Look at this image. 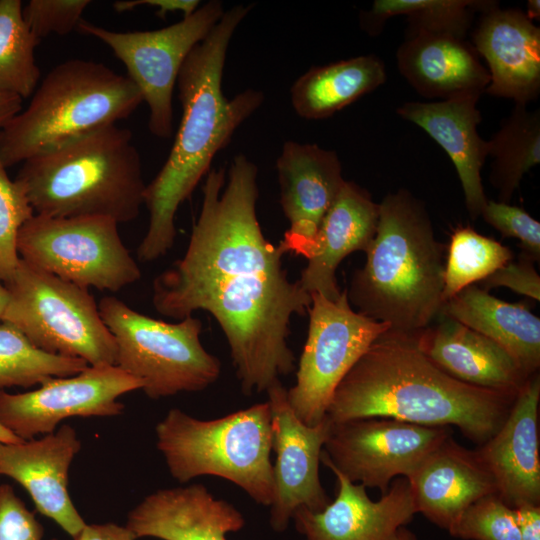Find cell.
Wrapping results in <instances>:
<instances>
[{
    "mask_svg": "<svg viewBox=\"0 0 540 540\" xmlns=\"http://www.w3.org/2000/svg\"><path fill=\"white\" fill-rule=\"evenodd\" d=\"M525 13L532 21L534 19H539V17H540V1L539 0H529L527 2V10L525 11Z\"/></svg>",
    "mask_w": 540,
    "mask_h": 540,
    "instance_id": "cell-44",
    "label": "cell"
},
{
    "mask_svg": "<svg viewBox=\"0 0 540 540\" xmlns=\"http://www.w3.org/2000/svg\"><path fill=\"white\" fill-rule=\"evenodd\" d=\"M539 400L537 372L519 390L499 430L476 450L498 496L512 508L540 505Z\"/></svg>",
    "mask_w": 540,
    "mask_h": 540,
    "instance_id": "cell-20",
    "label": "cell"
},
{
    "mask_svg": "<svg viewBox=\"0 0 540 540\" xmlns=\"http://www.w3.org/2000/svg\"><path fill=\"white\" fill-rule=\"evenodd\" d=\"M396 58L401 75L428 99L480 97L490 83L473 45L451 35L407 32Z\"/></svg>",
    "mask_w": 540,
    "mask_h": 540,
    "instance_id": "cell-23",
    "label": "cell"
},
{
    "mask_svg": "<svg viewBox=\"0 0 540 540\" xmlns=\"http://www.w3.org/2000/svg\"><path fill=\"white\" fill-rule=\"evenodd\" d=\"M480 216L504 237L518 239L523 253L539 261L540 223L528 212L509 203L487 200Z\"/></svg>",
    "mask_w": 540,
    "mask_h": 540,
    "instance_id": "cell-37",
    "label": "cell"
},
{
    "mask_svg": "<svg viewBox=\"0 0 540 540\" xmlns=\"http://www.w3.org/2000/svg\"><path fill=\"white\" fill-rule=\"evenodd\" d=\"M4 285L9 298L1 321L14 325L37 348L89 366L115 365L114 337L87 288L22 259Z\"/></svg>",
    "mask_w": 540,
    "mask_h": 540,
    "instance_id": "cell-9",
    "label": "cell"
},
{
    "mask_svg": "<svg viewBox=\"0 0 540 540\" xmlns=\"http://www.w3.org/2000/svg\"><path fill=\"white\" fill-rule=\"evenodd\" d=\"M138 6L157 8V15L165 18L169 13L180 12L184 17L190 16L200 6L197 0H122L113 3L118 13L130 11Z\"/></svg>",
    "mask_w": 540,
    "mask_h": 540,
    "instance_id": "cell-40",
    "label": "cell"
},
{
    "mask_svg": "<svg viewBox=\"0 0 540 540\" xmlns=\"http://www.w3.org/2000/svg\"><path fill=\"white\" fill-rule=\"evenodd\" d=\"M515 509L520 540H540V505H522Z\"/></svg>",
    "mask_w": 540,
    "mask_h": 540,
    "instance_id": "cell-42",
    "label": "cell"
},
{
    "mask_svg": "<svg viewBox=\"0 0 540 540\" xmlns=\"http://www.w3.org/2000/svg\"><path fill=\"white\" fill-rule=\"evenodd\" d=\"M272 417V451L275 496L269 524L284 532L296 510L321 511L331 499L319 476L320 456L328 438L331 421L327 416L316 425H307L294 413L287 389L280 381L267 391Z\"/></svg>",
    "mask_w": 540,
    "mask_h": 540,
    "instance_id": "cell-15",
    "label": "cell"
},
{
    "mask_svg": "<svg viewBox=\"0 0 540 540\" xmlns=\"http://www.w3.org/2000/svg\"><path fill=\"white\" fill-rule=\"evenodd\" d=\"M479 96H462L432 102H406L397 114L422 128L451 159L462 185L466 208L476 219L487 202L481 170L488 156V142L477 127L482 117Z\"/></svg>",
    "mask_w": 540,
    "mask_h": 540,
    "instance_id": "cell-24",
    "label": "cell"
},
{
    "mask_svg": "<svg viewBox=\"0 0 540 540\" xmlns=\"http://www.w3.org/2000/svg\"><path fill=\"white\" fill-rule=\"evenodd\" d=\"M378 217L379 204L365 189L345 180L317 231L308 263L298 279L302 288L310 295L320 293L329 300H337L341 295L337 268L349 254L367 251Z\"/></svg>",
    "mask_w": 540,
    "mask_h": 540,
    "instance_id": "cell-25",
    "label": "cell"
},
{
    "mask_svg": "<svg viewBox=\"0 0 540 540\" xmlns=\"http://www.w3.org/2000/svg\"><path fill=\"white\" fill-rule=\"evenodd\" d=\"M8 298H9L8 290L5 287V285L2 284L1 281H0V322H1L4 310L6 308Z\"/></svg>",
    "mask_w": 540,
    "mask_h": 540,
    "instance_id": "cell-46",
    "label": "cell"
},
{
    "mask_svg": "<svg viewBox=\"0 0 540 540\" xmlns=\"http://www.w3.org/2000/svg\"><path fill=\"white\" fill-rule=\"evenodd\" d=\"M98 308L115 340V366L137 379L149 398L199 392L219 378L221 363L201 343L200 319L165 322L114 296L103 297Z\"/></svg>",
    "mask_w": 540,
    "mask_h": 540,
    "instance_id": "cell-8",
    "label": "cell"
},
{
    "mask_svg": "<svg viewBox=\"0 0 540 540\" xmlns=\"http://www.w3.org/2000/svg\"><path fill=\"white\" fill-rule=\"evenodd\" d=\"M308 313L307 339L287 396L297 417L312 426L326 417L343 377L390 327L352 309L346 289L335 301L312 293Z\"/></svg>",
    "mask_w": 540,
    "mask_h": 540,
    "instance_id": "cell-12",
    "label": "cell"
},
{
    "mask_svg": "<svg viewBox=\"0 0 540 540\" xmlns=\"http://www.w3.org/2000/svg\"><path fill=\"white\" fill-rule=\"evenodd\" d=\"M472 45L488 65L485 92L526 105L540 93V29L520 9L497 2L480 12Z\"/></svg>",
    "mask_w": 540,
    "mask_h": 540,
    "instance_id": "cell-19",
    "label": "cell"
},
{
    "mask_svg": "<svg viewBox=\"0 0 540 540\" xmlns=\"http://www.w3.org/2000/svg\"><path fill=\"white\" fill-rule=\"evenodd\" d=\"M395 540H418V538L411 530L403 526L398 530Z\"/></svg>",
    "mask_w": 540,
    "mask_h": 540,
    "instance_id": "cell-47",
    "label": "cell"
},
{
    "mask_svg": "<svg viewBox=\"0 0 540 540\" xmlns=\"http://www.w3.org/2000/svg\"><path fill=\"white\" fill-rule=\"evenodd\" d=\"M250 9L251 6L236 5L225 11L180 69L176 85L182 106L181 122L167 160L146 185L144 205L149 212V224L137 248L141 262H152L172 248L178 208L208 174L216 154L264 101L263 93L254 89L231 99L222 90L230 41Z\"/></svg>",
    "mask_w": 540,
    "mask_h": 540,
    "instance_id": "cell-3",
    "label": "cell"
},
{
    "mask_svg": "<svg viewBox=\"0 0 540 540\" xmlns=\"http://www.w3.org/2000/svg\"><path fill=\"white\" fill-rule=\"evenodd\" d=\"M22 98L0 91V132L22 110Z\"/></svg>",
    "mask_w": 540,
    "mask_h": 540,
    "instance_id": "cell-43",
    "label": "cell"
},
{
    "mask_svg": "<svg viewBox=\"0 0 540 540\" xmlns=\"http://www.w3.org/2000/svg\"><path fill=\"white\" fill-rule=\"evenodd\" d=\"M20 259L78 286L117 292L141 278L108 217H49L35 214L18 235Z\"/></svg>",
    "mask_w": 540,
    "mask_h": 540,
    "instance_id": "cell-10",
    "label": "cell"
},
{
    "mask_svg": "<svg viewBox=\"0 0 540 540\" xmlns=\"http://www.w3.org/2000/svg\"><path fill=\"white\" fill-rule=\"evenodd\" d=\"M450 436L449 427L389 418L331 422L320 461L350 482L377 488L384 495L395 478L409 477Z\"/></svg>",
    "mask_w": 540,
    "mask_h": 540,
    "instance_id": "cell-13",
    "label": "cell"
},
{
    "mask_svg": "<svg viewBox=\"0 0 540 540\" xmlns=\"http://www.w3.org/2000/svg\"><path fill=\"white\" fill-rule=\"evenodd\" d=\"M493 1L479 0H376L370 10L360 14V25L376 36L386 21L395 16L408 20L407 32L425 31L465 39L476 12Z\"/></svg>",
    "mask_w": 540,
    "mask_h": 540,
    "instance_id": "cell-30",
    "label": "cell"
},
{
    "mask_svg": "<svg viewBox=\"0 0 540 540\" xmlns=\"http://www.w3.org/2000/svg\"><path fill=\"white\" fill-rule=\"evenodd\" d=\"M50 540H57V539H50Z\"/></svg>",
    "mask_w": 540,
    "mask_h": 540,
    "instance_id": "cell-48",
    "label": "cell"
},
{
    "mask_svg": "<svg viewBox=\"0 0 540 540\" xmlns=\"http://www.w3.org/2000/svg\"><path fill=\"white\" fill-rule=\"evenodd\" d=\"M90 0H30L22 9L32 34L41 41L50 34L66 35L78 28Z\"/></svg>",
    "mask_w": 540,
    "mask_h": 540,
    "instance_id": "cell-36",
    "label": "cell"
},
{
    "mask_svg": "<svg viewBox=\"0 0 540 540\" xmlns=\"http://www.w3.org/2000/svg\"><path fill=\"white\" fill-rule=\"evenodd\" d=\"M379 204L366 262L350 281L347 298L360 314L402 334L427 328L443 305V246L425 205L406 189Z\"/></svg>",
    "mask_w": 540,
    "mask_h": 540,
    "instance_id": "cell-4",
    "label": "cell"
},
{
    "mask_svg": "<svg viewBox=\"0 0 540 540\" xmlns=\"http://www.w3.org/2000/svg\"><path fill=\"white\" fill-rule=\"evenodd\" d=\"M276 168L280 204L290 224L279 247L307 259L321 221L345 182L341 162L335 151L287 141Z\"/></svg>",
    "mask_w": 540,
    "mask_h": 540,
    "instance_id": "cell-16",
    "label": "cell"
},
{
    "mask_svg": "<svg viewBox=\"0 0 540 540\" xmlns=\"http://www.w3.org/2000/svg\"><path fill=\"white\" fill-rule=\"evenodd\" d=\"M80 449L77 432L68 424L40 439L0 442V474L20 484L36 510L72 538L86 525L68 491L69 468Z\"/></svg>",
    "mask_w": 540,
    "mask_h": 540,
    "instance_id": "cell-18",
    "label": "cell"
},
{
    "mask_svg": "<svg viewBox=\"0 0 540 540\" xmlns=\"http://www.w3.org/2000/svg\"><path fill=\"white\" fill-rule=\"evenodd\" d=\"M25 440H21L18 438L15 434H13L11 431L6 429L4 426L0 424V442L1 443H19Z\"/></svg>",
    "mask_w": 540,
    "mask_h": 540,
    "instance_id": "cell-45",
    "label": "cell"
},
{
    "mask_svg": "<svg viewBox=\"0 0 540 540\" xmlns=\"http://www.w3.org/2000/svg\"><path fill=\"white\" fill-rule=\"evenodd\" d=\"M482 287L485 291L507 287L518 294L540 300V277L534 268V260L523 252L518 261L510 260L482 280Z\"/></svg>",
    "mask_w": 540,
    "mask_h": 540,
    "instance_id": "cell-39",
    "label": "cell"
},
{
    "mask_svg": "<svg viewBox=\"0 0 540 540\" xmlns=\"http://www.w3.org/2000/svg\"><path fill=\"white\" fill-rule=\"evenodd\" d=\"M488 142L493 158L490 182L499 202L508 203L523 176L540 163V111L515 104Z\"/></svg>",
    "mask_w": 540,
    "mask_h": 540,
    "instance_id": "cell-29",
    "label": "cell"
},
{
    "mask_svg": "<svg viewBox=\"0 0 540 540\" xmlns=\"http://www.w3.org/2000/svg\"><path fill=\"white\" fill-rule=\"evenodd\" d=\"M512 259V251L500 242L471 227L455 229L444 269L443 303L465 287L484 280Z\"/></svg>",
    "mask_w": 540,
    "mask_h": 540,
    "instance_id": "cell-33",
    "label": "cell"
},
{
    "mask_svg": "<svg viewBox=\"0 0 540 540\" xmlns=\"http://www.w3.org/2000/svg\"><path fill=\"white\" fill-rule=\"evenodd\" d=\"M330 470L337 480L335 499L321 511L300 508L292 516L302 540H395L417 513L405 477L395 478L388 492L373 501L363 485Z\"/></svg>",
    "mask_w": 540,
    "mask_h": 540,
    "instance_id": "cell-17",
    "label": "cell"
},
{
    "mask_svg": "<svg viewBox=\"0 0 540 540\" xmlns=\"http://www.w3.org/2000/svg\"><path fill=\"white\" fill-rule=\"evenodd\" d=\"M518 392L464 383L419 349L416 334L387 331L358 359L333 392L332 423L389 418L422 426H456L483 444L502 426Z\"/></svg>",
    "mask_w": 540,
    "mask_h": 540,
    "instance_id": "cell-2",
    "label": "cell"
},
{
    "mask_svg": "<svg viewBox=\"0 0 540 540\" xmlns=\"http://www.w3.org/2000/svg\"><path fill=\"white\" fill-rule=\"evenodd\" d=\"M257 175L242 154L227 180L224 168L210 169L187 249L154 279L152 295L163 316L182 320L199 310L213 316L245 395L266 392L296 369L291 318L304 316L311 304L298 280H289L279 245L262 232Z\"/></svg>",
    "mask_w": 540,
    "mask_h": 540,
    "instance_id": "cell-1",
    "label": "cell"
},
{
    "mask_svg": "<svg viewBox=\"0 0 540 540\" xmlns=\"http://www.w3.org/2000/svg\"><path fill=\"white\" fill-rule=\"evenodd\" d=\"M20 0H0V91L22 99L38 86L35 48L40 43L27 26Z\"/></svg>",
    "mask_w": 540,
    "mask_h": 540,
    "instance_id": "cell-32",
    "label": "cell"
},
{
    "mask_svg": "<svg viewBox=\"0 0 540 540\" xmlns=\"http://www.w3.org/2000/svg\"><path fill=\"white\" fill-rule=\"evenodd\" d=\"M223 4L211 0L190 16L167 27L117 32L82 20L77 30L105 43L125 65L149 108L148 127L168 139L173 131V92L180 69L192 49L224 14Z\"/></svg>",
    "mask_w": 540,
    "mask_h": 540,
    "instance_id": "cell-11",
    "label": "cell"
},
{
    "mask_svg": "<svg viewBox=\"0 0 540 540\" xmlns=\"http://www.w3.org/2000/svg\"><path fill=\"white\" fill-rule=\"evenodd\" d=\"M245 525L241 512L217 499L200 483L159 489L128 514L126 526L135 537L160 540H227Z\"/></svg>",
    "mask_w": 540,
    "mask_h": 540,
    "instance_id": "cell-21",
    "label": "cell"
},
{
    "mask_svg": "<svg viewBox=\"0 0 540 540\" xmlns=\"http://www.w3.org/2000/svg\"><path fill=\"white\" fill-rule=\"evenodd\" d=\"M407 480L417 513L445 530L476 500L497 493L494 478L476 450L464 448L451 436Z\"/></svg>",
    "mask_w": 540,
    "mask_h": 540,
    "instance_id": "cell-22",
    "label": "cell"
},
{
    "mask_svg": "<svg viewBox=\"0 0 540 540\" xmlns=\"http://www.w3.org/2000/svg\"><path fill=\"white\" fill-rule=\"evenodd\" d=\"M44 528L9 484H0V540H42Z\"/></svg>",
    "mask_w": 540,
    "mask_h": 540,
    "instance_id": "cell-38",
    "label": "cell"
},
{
    "mask_svg": "<svg viewBox=\"0 0 540 540\" xmlns=\"http://www.w3.org/2000/svg\"><path fill=\"white\" fill-rule=\"evenodd\" d=\"M35 215L23 187L0 164V281L7 283L20 262L18 235Z\"/></svg>",
    "mask_w": 540,
    "mask_h": 540,
    "instance_id": "cell-35",
    "label": "cell"
},
{
    "mask_svg": "<svg viewBox=\"0 0 540 540\" xmlns=\"http://www.w3.org/2000/svg\"><path fill=\"white\" fill-rule=\"evenodd\" d=\"M143 102L138 87L103 63L71 59L55 66L25 109L0 132L5 168L129 117Z\"/></svg>",
    "mask_w": 540,
    "mask_h": 540,
    "instance_id": "cell-6",
    "label": "cell"
},
{
    "mask_svg": "<svg viewBox=\"0 0 540 540\" xmlns=\"http://www.w3.org/2000/svg\"><path fill=\"white\" fill-rule=\"evenodd\" d=\"M15 180L35 214L135 220L146 184L129 129L108 125L33 155Z\"/></svg>",
    "mask_w": 540,
    "mask_h": 540,
    "instance_id": "cell-5",
    "label": "cell"
},
{
    "mask_svg": "<svg viewBox=\"0 0 540 540\" xmlns=\"http://www.w3.org/2000/svg\"><path fill=\"white\" fill-rule=\"evenodd\" d=\"M504 347L528 375L540 366V319L522 303H508L470 285L443 303L440 314Z\"/></svg>",
    "mask_w": 540,
    "mask_h": 540,
    "instance_id": "cell-27",
    "label": "cell"
},
{
    "mask_svg": "<svg viewBox=\"0 0 540 540\" xmlns=\"http://www.w3.org/2000/svg\"><path fill=\"white\" fill-rule=\"evenodd\" d=\"M447 531L463 540H520L516 509L497 493L472 503Z\"/></svg>",
    "mask_w": 540,
    "mask_h": 540,
    "instance_id": "cell-34",
    "label": "cell"
},
{
    "mask_svg": "<svg viewBox=\"0 0 540 540\" xmlns=\"http://www.w3.org/2000/svg\"><path fill=\"white\" fill-rule=\"evenodd\" d=\"M141 389L140 382L115 365L88 366L67 377H53L35 390L0 393V424L21 440L53 433L71 417H110L124 410L118 398Z\"/></svg>",
    "mask_w": 540,
    "mask_h": 540,
    "instance_id": "cell-14",
    "label": "cell"
},
{
    "mask_svg": "<svg viewBox=\"0 0 540 540\" xmlns=\"http://www.w3.org/2000/svg\"><path fill=\"white\" fill-rule=\"evenodd\" d=\"M155 434L157 449L178 482L216 476L241 488L257 504L272 505V417L267 401L211 420L172 408L157 423Z\"/></svg>",
    "mask_w": 540,
    "mask_h": 540,
    "instance_id": "cell-7",
    "label": "cell"
},
{
    "mask_svg": "<svg viewBox=\"0 0 540 540\" xmlns=\"http://www.w3.org/2000/svg\"><path fill=\"white\" fill-rule=\"evenodd\" d=\"M440 316L436 326L416 334V341L422 353L450 376L473 386L510 392H519L532 376L494 340Z\"/></svg>",
    "mask_w": 540,
    "mask_h": 540,
    "instance_id": "cell-26",
    "label": "cell"
},
{
    "mask_svg": "<svg viewBox=\"0 0 540 540\" xmlns=\"http://www.w3.org/2000/svg\"><path fill=\"white\" fill-rule=\"evenodd\" d=\"M74 540H136L127 527L115 523L87 524L73 538Z\"/></svg>",
    "mask_w": 540,
    "mask_h": 540,
    "instance_id": "cell-41",
    "label": "cell"
},
{
    "mask_svg": "<svg viewBox=\"0 0 540 540\" xmlns=\"http://www.w3.org/2000/svg\"><path fill=\"white\" fill-rule=\"evenodd\" d=\"M89 365L82 359L47 353L14 325L0 322V393L29 388L53 377L75 375Z\"/></svg>",
    "mask_w": 540,
    "mask_h": 540,
    "instance_id": "cell-31",
    "label": "cell"
},
{
    "mask_svg": "<svg viewBox=\"0 0 540 540\" xmlns=\"http://www.w3.org/2000/svg\"><path fill=\"white\" fill-rule=\"evenodd\" d=\"M383 61L374 54L310 68L292 85L295 112L308 120L325 119L385 83Z\"/></svg>",
    "mask_w": 540,
    "mask_h": 540,
    "instance_id": "cell-28",
    "label": "cell"
}]
</instances>
